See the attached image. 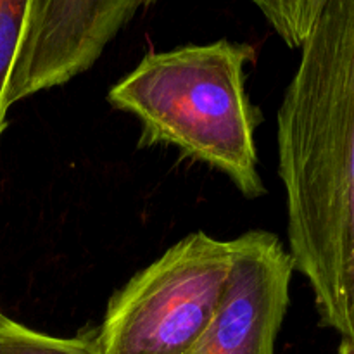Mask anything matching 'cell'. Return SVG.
Listing matches in <instances>:
<instances>
[{"instance_id":"cell-9","label":"cell","mask_w":354,"mask_h":354,"mask_svg":"<svg viewBox=\"0 0 354 354\" xmlns=\"http://www.w3.org/2000/svg\"><path fill=\"white\" fill-rule=\"evenodd\" d=\"M339 354H354V339H342Z\"/></svg>"},{"instance_id":"cell-4","label":"cell","mask_w":354,"mask_h":354,"mask_svg":"<svg viewBox=\"0 0 354 354\" xmlns=\"http://www.w3.org/2000/svg\"><path fill=\"white\" fill-rule=\"evenodd\" d=\"M158 0H30L7 102L66 85L92 68L138 10Z\"/></svg>"},{"instance_id":"cell-1","label":"cell","mask_w":354,"mask_h":354,"mask_svg":"<svg viewBox=\"0 0 354 354\" xmlns=\"http://www.w3.org/2000/svg\"><path fill=\"white\" fill-rule=\"evenodd\" d=\"M277 116L289 254L318 318L354 339V0H327Z\"/></svg>"},{"instance_id":"cell-6","label":"cell","mask_w":354,"mask_h":354,"mask_svg":"<svg viewBox=\"0 0 354 354\" xmlns=\"http://www.w3.org/2000/svg\"><path fill=\"white\" fill-rule=\"evenodd\" d=\"M0 354H102L92 337H55L0 311Z\"/></svg>"},{"instance_id":"cell-3","label":"cell","mask_w":354,"mask_h":354,"mask_svg":"<svg viewBox=\"0 0 354 354\" xmlns=\"http://www.w3.org/2000/svg\"><path fill=\"white\" fill-rule=\"evenodd\" d=\"M234 242L187 235L131 277L107 304L93 341L102 354H187L213 322Z\"/></svg>"},{"instance_id":"cell-8","label":"cell","mask_w":354,"mask_h":354,"mask_svg":"<svg viewBox=\"0 0 354 354\" xmlns=\"http://www.w3.org/2000/svg\"><path fill=\"white\" fill-rule=\"evenodd\" d=\"M290 48H299L327 0H251Z\"/></svg>"},{"instance_id":"cell-5","label":"cell","mask_w":354,"mask_h":354,"mask_svg":"<svg viewBox=\"0 0 354 354\" xmlns=\"http://www.w3.org/2000/svg\"><path fill=\"white\" fill-rule=\"evenodd\" d=\"M234 266L213 322L187 354H275L290 303L292 258L275 234L234 239Z\"/></svg>"},{"instance_id":"cell-7","label":"cell","mask_w":354,"mask_h":354,"mask_svg":"<svg viewBox=\"0 0 354 354\" xmlns=\"http://www.w3.org/2000/svg\"><path fill=\"white\" fill-rule=\"evenodd\" d=\"M30 0H0V138L7 128L10 76L26 26Z\"/></svg>"},{"instance_id":"cell-2","label":"cell","mask_w":354,"mask_h":354,"mask_svg":"<svg viewBox=\"0 0 354 354\" xmlns=\"http://www.w3.org/2000/svg\"><path fill=\"white\" fill-rule=\"evenodd\" d=\"M256 48L223 40L145 55L107 92L140 123V145H169L223 173L248 199L265 196L256 128L261 113L245 92Z\"/></svg>"}]
</instances>
